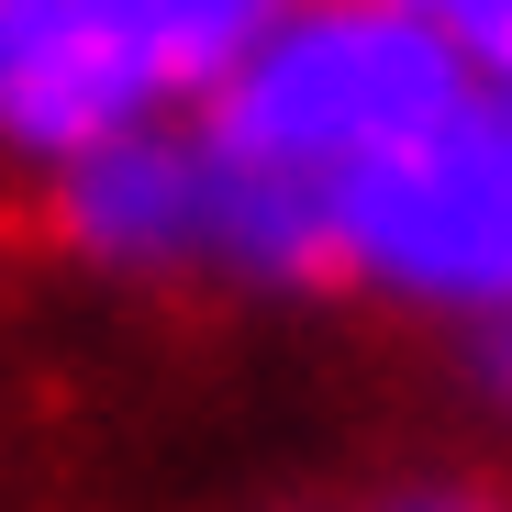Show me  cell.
<instances>
[{
    "mask_svg": "<svg viewBox=\"0 0 512 512\" xmlns=\"http://www.w3.org/2000/svg\"><path fill=\"white\" fill-rule=\"evenodd\" d=\"M379 512H501L490 490H401V501H379Z\"/></svg>",
    "mask_w": 512,
    "mask_h": 512,
    "instance_id": "7",
    "label": "cell"
},
{
    "mask_svg": "<svg viewBox=\"0 0 512 512\" xmlns=\"http://www.w3.org/2000/svg\"><path fill=\"white\" fill-rule=\"evenodd\" d=\"M323 234H334V279L435 323L512 334V90L479 78L435 134L357 167L323 201Z\"/></svg>",
    "mask_w": 512,
    "mask_h": 512,
    "instance_id": "2",
    "label": "cell"
},
{
    "mask_svg": "<svg viewBox=\"0 0 512 512\" xmlns=\"http://www.w3.org/2000/svg\"><path fill=\"white\" fill-rule=\"evenodd\" d=\"M45 212H56V234L90 256V268H134V279L190 268V279H201V234H212V134H201V123L112 134L101 156H78V167H56V179H45Z\"/></svg>",
    "mask_w": 512,
    "mask_h": 512,
    "instance_id": "3",
    "label": "cell"
},
{
    "mask_svg": "<svg viewBox=\"0 0 512 512\" xmlns=\"http://www.w3.org/2000/svg\"><path fill=\"white\" fill-rule=\"evenodd\" d=\"M67 12L123 56V78L167 123H201L234 90V67L290 23V0H67Z\"/></svg>",
    "mask_w": 512,
    "mask_h": 512,
    "instance_id": "5",
    "label": "cell"
},
{
    "mask_svg": "<svg viewBox=\"0 0 512 512\" xmlns=\"http://www.w3.org/2000/svg\"><path fill=\"white\" fill-rule=\"evenodd\" d=\"M0 45H12V23H0Z\"/></svg>",
    "mask_w": 512,
    "mask_h": 512,
    "instance_id": "10",
    "label": "cell"
},
{
    "mask_svg": "<svg viewBox=\"0 0 512 512\" xmlns=\"http://www.w3.org/2000/svg\"><path fill=\"white\" fill-rule=\"evenodd\" d=\"M412 23H435L457 56H468V78H490V90H512V0H401Z\"/></svg>",
    "mask_w": 512,
    "mask_h": 512,
    "instance_id": "6",
    "label": "cell"
},
{
    "mask_svg": "<svg viewBox=\"0 0 512 512\" xmlns=\"http://www.w3.org/2000/svg\"><path fill=\"white\" fill-rule=\"evenodd\" d=\"M34 12H56V0H0V23H12V34H23V23H34Z\"/></svg>",
    "mask_w": 512,
    "mask_h": 512,
    "instance_id": "8",
    "label": "cell"
},
{
    "mask_svg": "<svg viewBox=\"0 0 512 512\" xmlns=\"http://www.w3.org/2000/svg\"><path fill=\"white\" fill-rule=\"evenodd\" d=\"M479 90L468 56L412 23L401 0H290V23L234 67V90L201 112V134L268 179L334 201L357 167L401 156Z\"/></svg>",
    "mask_w": 512,
    "mask_h": 512,
    "instance_id": "1",
    "label": "cell"
},
{
    "mask_svg": "<svg viewBox=\"0 0 512 512\" xmlns=\"http://www.w3.org/2000/svg\"><path fill=\"white\" fill-rule=\"evenodd\" d=\"M145 123H167L134 78H123V56L90 34L56 0V12H34L12 45H0V145H12L23 167H78V156H101L112 134H145Z\"/></svg>",
    "mask_w": 512,
    "mask_h": 512,
    "instance_id": "4",
    "label": "cell"
},
{
    "mask_svg": "<svg viewBox=\"0 0 512 512\" xmlns=\"http://www.w3.org/2000/svg\"><path fill=\"white\" fill-rule=\"evenodd\" d=\"M501 379H512V334H501Z\"/></svg>",
    "mask_w": 512,
    "mask_h": 512,
    "instance_id": "9",
    "label": "cell"
}]
</instances>
